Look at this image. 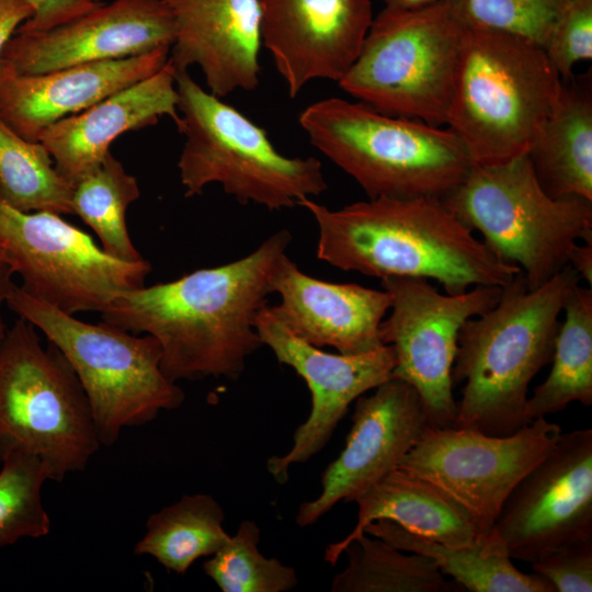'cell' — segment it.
Listing matches in <instances>:
<instances>
[{"instance_id": "6da1fadb", "label": "cell", "mask_w": 592, "mask_h": 592, "mask_svg": "<svg viewBox=\"0 0 592 592\" xmlns=\"http://www.w3.org/2000/svg\"><path fill=\"white\" fill-rule=\"evenodd\" d=\"M291 242L289 230L281 229L240 259L125 292L101 312L102 321L156 338L161 369L174 383L236 380L263 346L254 317L272 294V275Z\"/></svg>"}, {"instance_id": "7a4b0ae2", "label": "cell", "mask_w": 592, "mask_h": 592, "mask_svg": "<svg viewBox=\"0 0 592 592\" xmlns=\"http://www.w3.org/2000/svg\"><path fill=\"white\" fill-rule=\"evenodd\" d=\"M316 254L337 269L380 280L437 281L457 295L478 285L505 286L521 271L500 259L436 197L368 198L331 209L312 198Z\"/></svg>"}, {"instance_id": "3957f363", "label": "cell", "mask_w": 592, "mask_h": 592, "mask_svg": "<svg viewBox=\"0 0 592 592\" xmlns=\"http://www.w3.org/2000/svg\"><path fill=\"white\" fill-rule=\"evenodd\" d=\"M580 280L568 264L530 288L520 271L492 308L462 326L452 378L464 388L453 428L505 436L531 422L528 386L551 362L559 316Z\"/></svg>"}, {"instance_id": "277c9868", "label": "cell", "mask_w": 592, "mask_h": 592, "mask_svg": "<svg viewBox=\"0 0 592 592\" xmlns=\"http://www.w3.org/2000/svg\"><path fill=\"white\" fill-rule=\"evenodd\" d=\"M298 121L311 145L368 198L443 200L474 164L447 126L388 115L360 101L322 99L305 107Z\"/></svg>"}, {"instance_id": "5b68a950", "label": "cell", "mask_w": 592, "mask_h": 592, "mask_svg": "<svg viewBox=\"0 0 592 592\" xmlns=\"http://www.w3.org/2000/svg\"><path fill=\"white\" fill-rule=\"evenodd\" d=\"M562 79L539 45L468 29L446 126L476 164L524 156L555 107Z\"/></svg>"}, {"instance_id": "8992f818", "label": "cell", "mask_w": 592, "mask_h": 592, "mask_svg": "<svg viewBox=\"0 0 592 592\" xmlns=\"http://www.w3.org/2000/svg\"><path fill=\"white\" fill-rule=\"evenodd\" d=\"M175 126L184 136L178 169L186 197L216 183L241 205L282 210L327 190L320 160L281 153L262 127L205 91L189 71H175Z\"/></svg>"}, {"instance_id": "52a82bcc", "label": "cell", "mask_w": 592, "mask_h": 592, "mask_svg": "<svg viewBox=\"0 0 592 592\" xmlns=\"http://www.w3.org/2000/svg\"><path fill=\"white\" fill-rule=\"evenodd\" d=\"M11 310L39 329L73 368L88 398L102 446H112L127 426L153 421L182 406L185 395L161 369V346L152 335L104 321H81L14 284Z\"/></svg>"}, {"instance_id": "ba28073f", "label": "cell", "mask_w": 592, "mask_h": 592, "mask_svg": "<svg viewBox=\"0 0 592 592\" xmlns=\"http://www.w3.org/2000/svg\"><path fill=\"white\" fill-rule=\"evenodd\" d=\"M445 206L503 261L537 288L569 264L579 241H592V201L551 197L527 155L499 164L474 163L443 200Z\"/></svg>"}, {"instance_id": "9c48e42d", "label": "cell", "mask_w": 592, "mask_h": 592, "mask_svg": "<svg viewBox=\"0 0 592 592\" xmlns=\"http://www.w3.org/2000/svg\"><path fill=\"white\" fill-rule=\"evenodd\" d=\"M86 392L70 363L20 318L0 344V463L12 452L37 457L49 480L86 469L101 447Z\"/></svg>"}, {"instance_id": "30bf717a", "label": "cell", "mask_w": 592, "mask_h": 592, "mask_svg": "<svg viewBox=\"0 0 592 592\" xmlns=\"http://www.w3.org/2000/svg\"><path fill=\"white\" fill-rule=\"evenodd\" d=\"M467 32L442 0L385 5L338 83L382 113L446 126Z\"/></svg>"}, {"instance_id": "8fae6325", "label": "cell", "mask_w": 592, "mask_h": 592, "mask_svg": "<svg viewBox=\"0 0 592 592\" xmlns=\"http://www.w3.org/2000/svg\"><path fill=\"white\" fill-rule=\"evenodd\" d=\"M0 250L32 297L68 315L102 312L119 295L145 285L146 260L107 254L92 238L50 212H20L0 198Z\"/></svg>"}, {"instance_id": "7c38bea8", "label": "cell", "mask_w": 592, "mask_h": 592, "mask_svg": "<svg viewBox=\"0 0 592 592\" xmlns=\"http://www.w3.org/2000/svg\"><path fill=\"white\" fill-rule=\"evenodd\" d=\"M380 284L391 300L379 328L383 344L395 355L391 377L418 391L433 426H452L457 412L452 369L459 330L492 308L502 287L478 285L443 295L421 277L390 276Z\"/></svg>"}, {"instance_id": "4fadbf2b", "label": "cell", "mask_w": 592, "mask_h": 592, "mask_svg": "<svg viewBox=\"0 0 592 592\" xmlns=\"http://www.w3.org/2000/svg\"><path fill=\"white\" fill-rule=\"evenodd\" d=\"M561 433L546 418L505 436L430 426L397 468L434 485L488 532L512 489L551 451Z\"/></svg>"}, {"instance_id": "5bb4252c", "label": "cell", "mask_w": 592, "mask_h": 592, "mask_svg": "<svg viewBox=\"0 0 592 592\" xmlns=\"http://www.w3.org/2000/svg\"><path fill=\"white\" fill-rule=\"evenodd\" d=\"M512 559L532 563L567 543L592 538V430L561 433L512 489L493 524Z\"/></svg>"}, {"instance_id": "9a60e30c", "label": "cell", "mask_w": 592, "mask_h": 592, "mask_svg": "<svg viewBox=\"0 0 592 592\" xmlns=\"http://www.w3.org/2000/svg\"><path fill=\"white\" fill-rule=\"evenodd\" d=\"M263 343L281 364L292 367L307 384L311 409L294 432L291 448L266 462L278 483L288 479L292 465L309 460L330 441L350 405L391 378L395 355L390 345L360 354H333L293 334L265 305L253 321Z\"/></svg>"}, {"instance_id": "2e32d148", "label": "cell", "mask_w": 592, "mask_h": 592, "mask_svg": "<svg viewBox=\"0 0 592 592\" xmlns=\"http://www.w3.org/2000/svg\"><path fill=\"white\" fill-rule=\"evenodd\" d=\"M430 426L418 391L405 380L391 377L360 396L345 445L322 471L319 494L299 505L296 524L309 526L340 501L352 502L396 469Z\"/></svg>"}, {"instance_id": "e0dca14e", "label": "cell", "mask_w": 592, "mask_h": 592, "mask_svg": "<svg viewBox=\"0 0 592 592\" xmlns=\"http://www.w3.org/2000/svg\"><path fill=\"white\" fill-rule=\"evenodd\" d=\"M175 27L164 0H112L38 32H15L1 60L22 75L123 59L173 44Z\"/></svg>"}, {"instance_id": "ac0fdd59", "label": "cell", "mask_w": 592, "mask_h": 592, "mask_svg": "<svg viewBox=\"0 0 592 592\" xmlns=\"http://www.w3.org/2000/svg\"><path fill=\"white\" fill-rule=\"evenodd\" d=\"M261 41L296 98L312 80L339 82L371 27V0H260Z\"/></svg>"}, {"instance_id": "d6986e66", "label": "cell", "mask_w": 592, "mask_h": 592, "mask_svg": "<svg viewBox=\"0 0 592 592\" xmlns=\"http://www.w3.org/2000/svg\"><path fill=\"white\" fill-rule=\"evenodd\" d=\"M175 35L169 62L175 71L198 66L208 91L225 98L260 82V0H164Z\"/></svg>"}, {"instance_id": "ffe728a7", "label": "cell", "mask_w": 592, "mask_h": 592, "mask_svg": "<svg viewBox=\"0 0 592 592\" xmlns=\"http://www.w3.org/2000/svg\"><path fill=\"white\" fill-rule=\"evenodd\" d=\"M271 288L281 300L269 309L300 340L342 354L384 345L379 328L391 301L384 288L319 280L301 272L287 253L276 264Z\"/></svg>"}, {"instance_id": "44dd1931", "label": "cell", "mask_w": 592, "mask_h": 592, "mask_svg": "<svg viewBox=\"0 0 592 592\" xmlns=\"http://www.w3.org/2000/svg\"><path fill=\"white\" fill-rule=\"evenodd\" d=\"M169 54L170 47H161L138 56L38 75L19 73L0 58V118L21 137L38 141L56 122L159 71Z\"/></svg>"}, {"instance_id": "7402d4cb", "label": "cell", "mask_w": 592, "mask_h": 592, "mask_svg": "<svg viewBox=\"0 0 592 592\" xmlns=\"http://www.w3.org/2000/svg\"><path fill=\"white\" fill-rule=\"evenodd\" d=\"M163 116L175 125L180 119L175 70L169 59L152 76L50 125L38 141L56 170L75 185L100 166L116 138L153 126Z\"/></svg>"}, {"instance_id": "603a6c76", "label": "cell", "mask_w": 592, "mask_h": 592, "mask_svg": "<svg viewBox=\"0 0 592 592\" xmlns=\"http://www.w3.org/2000/svg\"><path fill=\"white\" fill-rule=\"evenodd\" d=\"M352 502L358 509L355 526L325 551L326 562L332 566L367 524L382 519L448 547L470 546L486 533L465 509L434 485L399 468L367 487Z\"/></svg>"}, {"instance_id": "cb8c5ba5", "label": "cell", "mask_w": 592, "mask_h": 592, "mask_svg": "<svg viewBox=\"0 0 592 592\" xmlns=\"http://www.w3.org/2000/svg\"><path fill=\"white\" fill-rule=\"evenodd\" d=\"M526 155L548 195L592 201V91L587 77L562 80L557 103Z\"/></svg>"}, {"instance_id": "d4e9b609", "label": "cell", "mask_w": 592, "mask_h": 592, "mask_svg": "<svg viewBox=\"0 0 592 592\" xmlns=\"http://www.w3.org/2000/svg\"><path fill=\"white\" fill-rule=\"evenodd\" d=\"M364 532L401 550L431 557L445 576L471 592H556L539 574L524 573L513 565L493 527L465 547L445 546L385 519L367 524Z\"/></svg>"}, {"instance_id": "484cf974", "label": "cell", "mask_w": 592, "mask_h": 592, "mask_svg": "<svg viewBox=\"0 0 592 592\" xmlns=\"http://www.w3.org/2000/svg\"><path fill=\"white\" fill-rule=\"evenodd\" d=\"M562 311L553 367L527 398L531 421L562 411L573 401L592 405V287L574 286Z\"/></svg>"}, {"instance_id": "4316f807", "label": "cell", "mask_w": 592, "mask_h": 592, "mask_svg": "<svg viewBox=\"0 0 592 592\" xmlns=\"http://www.w3.org/2000/svg\"><path fill=\"white\" fill-rule=\"evenodd\" d=\"M225 512L210 494H184L151 514L134 554L155 558L168 571L184 574L202 557H210L229 539Z\"/></svg>"}, {"instance_id": "83f0119b", "label": "cell", "mask_w": 592, "mask_h": 592, "mask_svg": "<svg viewBox=\"0 0 592 592\" xmlns=\"http://www.w3.org/2000/svg\"><path fill=\"white\" fill-rule=\"evenodd\" d=\"M343 554L348 562L333 577L332 592H448L459 587L446 580L431 557L401 550L365 532Z\"/></svg>"}, {"instance_id": "f1b7e54d", "label": "cell", "mask_w": 592, "mask_h": 592, "mask_svg": "<svg viewBox=\"0 0 592 592\" xmlns=\"http://www.w3.org/2000/svg\"><path fill=\"white\" fill-rule=\"evenodd\" d=\"M73 184L57 170L41 141H31L0 118V198L24 213L72 214Z\"/></svg>"}, {"instance_id": "f546056e", "label": "cell", "mask_w": 592, "mask_h": 592, "mask_svg": "<svg viewBox=\"0 0 592 592\" xmlns=\"http://www.w3.org/2000/svg\"><path fill=\"white\" fill-rule=\"evenodd\" d=\"M140 195L135 177L111 152L73 185L72 214L98 235L102 249L128 262L143 260L126 226V212Z\"/></svg>"}, {"instance_id": "4dcf8cb0", "label": "cell", "mask_w": 592, "mask_h": 592, "mask_svg": "<svg viewBox=\"0 0 592 592\" xmlns=\"http://www.w3.org/2000/svg\"><path fill=\"white\" fill-rule=\"evenodd\" d=\"M261 530L242 521L228 542L203 563L205 574L223 592H287L298 585L295 568L265 557L258 548Z\"/></svg>"}, {"instance_id": "1f68e13d", "label": "cell", "mask_w": 592, "mask_h": 592, "mask_svg": "<svg viewBox=\"0 0 592 592\" xmlns=\"http://www.w3.org/2000/svg\"><path fill=\"white\" fill-rule=\"evenodd\" d=\"M0 470V548L21 538H41L50 533V519L43 504L42 488L49 480L45 465L24 452H12Z\"/></svg>"}, {"instance_id": "d6a6232c", "label": "cell", "mask_w": 592, "mask_h": 592, "mask_svg": "<svg viewBox=\"0 0 592 592\" xmlns=\"http://www.w3.org/2000/svg\"><path fill=\"white\" fill-rule=\"evenodd\" d=\"M468 29L509 33L540 47L570 0H442Z\"/></svg>"}, {"instance_id": "836d02e7", "label": "cell", "mask_w": 592, "mask_h": 592, "mask_svg": "<svg viewBox=\"0 0 592 592\" xmlns=\"http://www.w3.org/2000/svg\"><path fill=\"white\" fill-rule=\"evenodd\" d=\"M544 50L562 80L573 66L592 58V0H570Z\"/></svg>"}, {"instance_id": "e575fe53", "label": "cell", "mask_w": 592, "mask_h": 592, "mask_svg": "<svg viewBox=\"0 0 592 592\" xmlns=\"http://www.w3.org/2000/svg\"><path fill=\"white\" fill-rule=\"evenodd\" d=\"M556 592L592 591V538L558 546L531 563Z\"/></svg>"}, {"instance_id": "d590c367", "label": "cell", "mask_w": 592, "mask_h": 592, "mask_svg": "<svg viewBox=\"0 0 592 592\" xmlns=\"http://www.w3.org/2000/svg\"><path fill=\"white\" fill-rule=\"evenodd\" d=\"M33 8V15L16 32L46 31L70 22L94 9L92 0H25Z\"/></svg>"}, {"instance_id": "8d00e7d4", "label": "cell", "mask_w": 592, "mask_h": 592, "mask_svg": "<svg viewBox=\"0 0 592 592\" xmlns=\"http://www.w3.org/2000/svg\"><path fill=\"white\" fill-rule=\"evenodd\" d=\"M33 15V8L25 0H0V58L8 41Z\"/></svg>"}, {"instance_id": "74e56055", "label": "cell", "mask_w": 592, "mask_h": 592, "mask_svg": "<svg viewBox=\"0 0 592 592\" xmlns=\"http://www.w3.org/2000/svg\"><path fill=\"white\" fill-rule=\"evenodd\" d=\"M576 243L569 253V264L592 287V241Z\"/></svg>"}, {"instance_id": "f35d334b", "label": "cell", "mask_w": 592, "mask_h": 592, "mask_svg": "<svg viewBox=\"0 0 592 592\" xmlns=\"http://www.w3.org/2000/svg\"><path fill=\"white\" fill-rule=\"evenodd\" d=\"M13 274V271L8 264L0 265V344L8 330L3 321L1 310L3 304H7L8 295L15 284L12 280Z\"/></svg>"}, {"instance_id": "ab89813d", "label": "cell", "mask_w": 592, "mask_h": 592, "mask_svg": "<svg viewBox=\"0 0 592 592\" xmlns=\"http://www.w3.org/2000/svg\"><path fill=\"white\" fill-rule=\"evenodd\" d=\"M383 1L385 2V5L387 7L413 9V8H420L423 5L431 4L437 0H383Z\"/></svg>"}, {"instance_id": "60d3db41", "label": "cell", "mask_w": 592, "mask_h": 592, "mask_svg": "<svg viewBox=\"0 0 592 592\" xmlns=\"http://www.w3.org/2000/svg\"><path fill=\"white\" fill-rule=\"evenodd\" d=\"M1 264H5V261H4L3 253H2V251L0 250V265H1Z\"/></svg>"}, {"instance_id": "b9f144b4", "label": "cell", "mask_w": 592, "mask_h": 592, "mask_svg": "<svg viewBox=\"0 0 592 592\" xmlns=\"http://www.w3.org/2000/svg\"><path fill=\"white\" fill-rule=\"evenodd\" d=\"M93 2H96V3H103L105 1H112V0H92Z\"/></svg>"}]
</instances>
